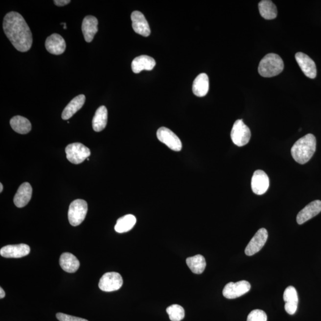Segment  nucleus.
<instances>
[{
    "label": "nucleus",
    "mask_w": 321,
    "mask_h": 321,
    "mask_svg": "<svg viewBox=\"0 0 321 321\" xmlns=\"http://www.w3.org/2000/svg\"><path fill=\"white\" fill-rule=\"evenodd\" d=\"M32 195V188L29 183H23L16 192L13 201L18 207L25 206L29 203Z\"/></svg>",
    "instance_id": "obj_18"
},
{
    "label": "nucleus",
    "mask_w": 321,
    "mask_h": 321,
    "mask_svg": "<svg viewBox=\"0 0 321 321\" xmlns=\"http://www.w3.org/2000/svg\"><path fill=\"white\" fill-rule=\"evenodd\" d=\"M10 126L16 132L24 135L31 131L32 125L28 119L22 116H15L10 120Z\"/></svg>",
    "instance_id": "obj_25"
},
{
    "label": "nucleus",
    "mask_w": 321,
    "mask_h": 321,
    "mask_svg": "<svg viewBox=\"0 0 321 321\" xmlns=\"http://www.w3.org/2000/svg\"><path fill=\"white\" fill-rule=\"evenodd\" d=\"M56 317L60 321H88L84 318L71 316L63 313H57Z\"/></svg>",
    "instance_id": "obj_31"
},
{
    "label": "nucleus",
    "mask_w": 321,
    "mask_h": 321,
    "mask_svg": "<svg viewBox=\"0 0 321 321\" xmlns=\"http://www.w3.org/2000/svg\"><path fill=\"white\" fill-rule=\"evenodd\" d=\"M157 137L160 142L164 143L171 150L181 151L182 143L178 136L167 127H162L158 130Z\"/></svg>",
    "instance_id": "obj_8"
},
{
    "label": "nucleus",
    "mask_w": 321,
    "mask_h": 321,
    "mask_svg": "<svg viewBox=\"0 0 321 321\" xmlns=\"http://www.w3.org/2000/svg\"><path fill=\"white\" fill-rule=\"evenodd\" d=\"M251 138V130L243 122L242 119L235 121L231 132L232 142L240 147L247 145L250 142Z\"/></svg>",
    "instance_id": "obj_5"
},
{
    "label": "nucleus",
    "mask_w": 321,
    "mask_h": 321,
    "mask_svg": "<svg viewBox=\"0 0 321 321\" xmlns=\"http://www.w3.org/2000/svg\"><path fill=\"white\" fill-rule=\"evenodd\" d=\"M251 286L248 281L242 280L237 283H229L226 285L223 290V295L229 299H234L247 293Z\"/></svg>",
    "instance_id": "obj_9"
},
{
    "label": "nucleus",
    "mask_w": 321,
    "mask_h": 321,
    "mask_svg": "<svg viewBox=\"0 0 321 321\" xmlns=\"http://www.w3.org/2000/svg\"><path fill=\"white\" fill-rule=\"evenodd\" d=\"M268 237V234L266 229H259L246 246L245 251L246 255L252 256L261 251L266 243Z\"/></svg>",
    "instance_id": "obj_10"
},
{
    "label": "nucleus",
    "mask_w": 321,
    "mask_h": 321,
    "mask_svg": "<svg viewBox=\"0 0 321 321\" xmlns=\"http://www.w3.org/2000/svg\"><path fill=\"white\" fill-rule=\"evenodd\" d=\"M156 65V60L148 55H142L135 58L132 63V71L135 73H139L143 70L150 71Z\"/></svg>",
    "instance_id": "obj_20"
},
{
    "label": "nucleus",
    "mask_w": 321,
    "mask_h": 321,
    "mask_svg": "<svg viewBox=\"0 0 321 321\" xmlns=\"http://www.w3.org/2000/svg\"><path fill=\"white\" fill-rule=\"evenodd\" d=\"M283 298L285 302L284 308L288 314L294 315L297 311L298 298V292L294 287L286 288L284 292Z\"/></svg>",
    "instance_id": "obj_19"
},
{
    "label": "nucleus",
    "mask_w": 321,
    "mask_h": 321,
    "mask_svg": "<svg viewBox=\"0 0 321 321\" xmlns=\"http://www.w3.org/2000/svg\"><path fill=\"white\" fill-rule=\"evenodd\" d=\"M67 159L74 164H81L90 156V149L80 143L70 144L66 148Z\"/></svg>",
    "instance_id": "obj_6"
},
{
    "label": "nucleus",
    "mask_w": 321,
    "mask_h": 321,
    "mask_svg": "<svg viewBox=\"0 0 321 321\" xmlns=\"http://www.w3.org/2000/svg\"><path fill=\"white\" fill-rule=\"evenodd\" d=\"M122 276L115 272L107 273L102 275L99 280L98 286L102 291L111 292L116 291L122 287Z\"/></svg>",
    "instance_id": "obj_7"
},
{
    "label": "nucleus",
    "mask_w": 321,
    "mask_h": 321,
    "mask_svg": "<svg viewBox=\"0 0 321 321\" xmlns=\"http://www.w3.org/2000/svg\"><path fill=\"white\" fill-rule=\"evenodd\" d=\"M247 321H267V315L262 310H253L249 314Z\"/></svg>",
    "instance_id": "obj_30"
},
{
    "label": "nucleus",
    "mask_w": 321,
    "mask_h": 321,
    "mask_svg": "<svg viewBox=\"0 0 321 321\" xmlns=\"http://www.w3.org/2000/svg\"><path fill=\"white\" fill-rule=\"evenodd\" d=\"M108 120V111L105 106L99 107L96 111L92 120V127L96 132H101L106 128Z\"/></svg>",
    "instance_id": "obj_24"
},
{
    "label": "nucleus",
    "mask_w": 321,
    "mask_h": 321,
    "mask_svg": "<svg viewBox=\"0 0 321 321\" xmlns=\"http://www.w3.org/2000/svg\"><path fill=\"white\" fill-rule=\"evenodd\" d=\"M284 62L278 55L268 54L259 63L258 72L262 77H271L278 75L283 71Z\"/></svg>",
    "instance_id": "obj_3"
},
{
    "label": "nucleus",
    "mask_w": 321,
    "mask_h": 321,
    "mask_svg": "<svg viewBox=\"0 0 321 321\" xmlns=\"http://www.w3.org/2000/svg\"><path fill=\"white\" fill-rule=\"evenodd\" d=\"M70 0H55L54 1V4L60 7L65 6L70 3Z\"/></svg>",
    "instance_id": "obj_32"
},
{
    "label": "nucleus",
    "mask_w": 321,
    "mask_h": 321,
    "mask_svg": "<svg viewBox=\"0 0 321 321\" xmlns=\"http://www.w3.org/2000/svg\"><path fill=\"white\" fill-rule=\"evenodd\" d=\"M98 19L93 16H87L82 22V30L85 40L87 43H91L93 40L98 28Z\"/></svg>",
    "instance_id": "obj_17"
},
{
    "label": "nucleus",
    "mask_w": 321,
    "mask_h": 321,
    "mask_svg": "<svg viewBox=\"0 0 321 321\" xmlns=\"http://www.w3.org/2000/svg\"><path fill=\"white\" fill-rule=\"evenodd\" d=\"M5 34L19 51L26 52L31 48L32 35L28 25L21 14L11 12L3 21Z\"/></svg>",
    "instance_id": "obj_1"
},
{
    "label": "nucleus",
    "mask_w": 321,
    "mask_h": 321,
    "mask_svg": "<svg viewBox=\"0 0 321 321\" xmlns=\"http://www.w3.org/2000/svg\"><path fill=\"white\" fill-rule=\"evenodd\" d=\"M60 265L62 269L69 273H74L78 270L80 262L74 254L65 252L60 256Z\"/></svg>",
    "instance_id": "obj_23"
},
{
    "label": "nucleus",
    "mask_w": 321,
    "mask_h": 321,
    "mask_svg": "<svg viewBox=\"0 0 321 321\" xmlns=\"http://www.w3.org/2000/svg\"><path fill=\"white\" fill-rule=\"evenodd\" d=\"M132 27L137 34L147 37L151 34L150 27L145 16L139 11H134L131 15Z\"/></svg>",
    "instance_id": "obj_13"
},
{
    "label": "nucleus",
    "mask_w": 321,
    "mask_h": 321,
    "mask_svg": "<svg viewBox=\"0 0 321 321\" xmlns=\"http://www.w3.org/2000/svg\"><path fill=\"white\" fill-rule=\"evenodd\" d=\"M186 264L192 272L196 275H201L204 273L206 265V259L201 254L187 258Z\"/></svg>",
    "instance_id": "obj_28"
},
{
    "label": "nucleus",
    "mask_w": 321,
    "mask_h": 321,
    "mask_svg": "<svg viewBox=\"0 0 321 321\" xmlns=\"http://www.w3.org/2000/svg\"><path fill=\"white\" fill-rule=\"evenodd\" d=\"M46 48L49 53L60 55L65 51L66 44L62 36L54 34L47 38L46 41Z\"/></svg>",
    "instance_id": "obj_16"
},
{
    "label": "nucleus",
    "mask_w": 321,
    "mask_h": 321,
    "mask_svg": "<svg viewBox=\"0 0 321 321\" xmlns=\"http://www.w3.org/2000/svg\"><path fill=\"white\" fill-rule=\"evenodd\" d=\"M5 293L2 287L0 288V298H3L5 297Z\"/></svg>",
    "instance_id": "obj_33"
},
{
    "label": "nucleus",
    "mask_w": 321,
    "mask_h": 321,
    "mask_svg": "<svg viewBox=\"0 0 321 321\" xmlns=\"http://www.w3.org/2000/svg\"><path fill=\"white\" fill-rule=\"evenodd\" d=\"M260 15L267 20H272L277 16L275 5L270 0H263L258 4Z\"/></svg>",
    "instance_id": "obj_26"
},
{
    "label": "nucleus",
    "mask_w": 321,
    "mask_h": 321,
    "mask_svg": "<svg viewBox=\"0 0 321 321\" xmlns=\"http://www.w3.org/2000/svg\"><path fill=\"white\" fill-rule=\"evenodd\" d=\"M317 140L315 136L308 134L298 139L291 149L292 156L300 164L308 162L316 151Z\"/></svg>",
    "instance_id": "obj_2"
},
{
    "label": "nucleus",
    "mask_w": 321,
    "mask_h": 321,
    "mask_svg": "<svg viewBox=\"0 0 321 321\" xmlns=\"http://www.w3.org/2000/svg\"><path fill=\"white\" fill-rule=\"evenodd\" d=\"M30 252L28 245L19 244L4 246L0 250V254L4 258H20L27 256Z\"/></svg>",
    "instance_id": "obj_14"
},
{
    "label": "nucleus",
    "mask_w": 321,
    "mask_h": 321,
    "mask_svg": "<svg viewBox=\"0 0 321 321\" xmlns=\"http://www.w3.org/2000/svg\"><path fill=\"white\" fill-rule=\"evenodd\" d=\"M88 204L83 199H76L69 206L68 218L71 226L80 225L84 221L88 212Z\"/></svg>",
    "instance_id": "obj_4"
},
{
    "label": "nucleus",
    "mask_w": 321,
    "mask_h": 321,
    "mask_svg": "<svg viewBox=\"0 0 321 321\" xmlns=\"http://www.w3.org/2000/svg\"><path fill=\"white\" fill-rule=\"evenodd\" d=\"M321 212V201L320 200L313 201L307 205L303 209L298 213L296 220L298 224H303L319 214Z\"/></svg>",
    "instance_id": "obj_15"
},
{
    "label": "nucleus",
    "mask_w": 321,
    "mask_h": 321,
    "mask_svg": "<svg viewBox=\"0 0 321 321\" xmlns=\"http://www.w3.org/2000/svg\"><path fill=\"white\" fill-rule=\"evenodd\" d=\"M136 223H137V218L134 215H124L117 221L115 229L118 233H123L131 230Z\"/></svg>",
    "instance_id": "obj_27"
},
{
    "label": "nucleus",
    "mask_w": 321,
    "mask_h": 321,
    "mask_svg": "<svg viewBox=\"0 0 321 321\" xmlns=\"http://www.w3.org/2000/svg\"><path fill=\"white\" fill-rule=\"evenodd\" d=\"M85 100V96L83 94L77 96L72 99L63 110L62 115L63 120H69L72 116L76 114L84 106Z\"/></svg>",
    "instance_id": "obj_22"
},
{
    "label": "nucleus",
    "mask_w": 321,
    "mask_h": 321,
    "mask_svg": "<svg viewBox=\"0 0 321 321\" xmlns=\"http://www.w3.org/2000/svg\"><path fill=\"white\" fill-rule=\"evenodd\" d=\"M171 321H181L185 316L183 308L179 304H172L166 310Z\"/></svg>",
    "instance_id": "obj_29"
},
{
    "label": "nucleus",
    "mask_w": 321,
    "mask_h": 321,
    "mask_svg": "<svg viewBox=\"0 0 321 321\" xmlns=\"http://www.w3.org/2000/svg\"><path fill=\"white\" fill-rule=\"evenodd\" d=\"M270 186V179L264 171H254L251 181V187L254 194L264 195Z\"/></svg>",
    "instance_id": "obj_11"
},
{
    "label": "nucleus",
    "mask_w": 321,
    "mask_h": 321,
    "mask_svg": "<svg viewBox=\"0 0 321 321\" xmlns=\"http://www.w3.org/2000/svg\"><path fill=\"white\" fill-rule=\"evenodd\" d=\"M209 77L206 73H201L196 77L193 83V93L199 97H203L209 91Z\"/></svg>",
    "instance_id": "obj_21"
},
{
    "label": "nucleus",
    "mask_w": 321,
    "mask_h": 321,
    "mask_svg": "<svg viewBox=\"0 0 321 321\" xmlns=\"http://www.w3.org/2000/svg\"><path fill=\"white\" fill-rule=\"evenodd\" d=\"M295 58L303 73L310 79H315L317 76V71L314 60L308 55L300 52L296 54Z\"/></svg>",
    "instance_id": "obj_12"
},
{
    "label": "nucleus",
    "mask_w": 321,
    "mask_h": 321,
    "mask_svg": "<svg viewBox=\"0 0 321 321\" xmlns=\"http://www.w3.org/2000/svg\"><path fill=\"white\" fill-rule=\"evenodd\" d=\"M2 190H3V186H2V183H0V192H2Z\"/></svg>",
    "instance_id": "obj_34"
}]
</instances>
